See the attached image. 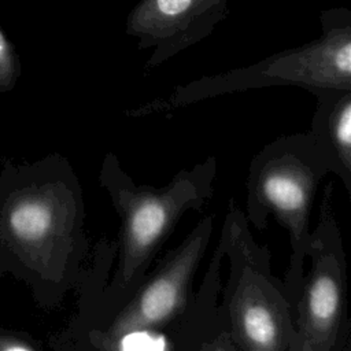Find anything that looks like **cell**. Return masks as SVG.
I'll return each mask as SVG.
<instances>
[{
  "label": "cell",
  "instance_id": "obj_1",
  "mask_svg": "<svg viewBox=\"0 0 351 351\" xmlns=\"http://www.w3.org/2000/svg\"><path fill=\"white\" fill-rule=\"evenodd\" d=\"M217 167V158L208 156L155 186L137 184L114 152L103 156L99 184L119 218L118 239L95 245L73 332L106 315L140 282L181 217L213 197Z\"/></svg>",
  "mask_w": 351,
  "mask_h": 351
},
{
  "label": "cell",
  "instance_id": "obj_2",
  "mask_svg": "<svg viewBox=\"0 0 351 351\" xmlns=\"http://www.w3.org/2000/svg\"><path fill=\"white\" fill-rule=\"evenodd\" d=\"M219 241L229 262L218 314L232 351H295L296 328L282 280L271 270V252L259 245L244 211L230 199Z\"/></svg>",
  "mask_w": 351,
  "mask_h": 351
},
{
  "label": "cell",
  "instance_id": "obj_3",
  "mask_svg": "<svg viewBox=\"0 0 351 351\" xmlns=\"http://www.w3.org/2000/svg\"><path fill=\"white\" fill-rule=\"evenodd\" d=\"M326 176L329 170L308 132L280 136L250 160L244 214L259 232L267 229L270 215L288 232L291 255L282 282L292 310L304 273L313 204Z\"/></svg>",
  "mask_w": 351,
  "mask_h": 351
},
{
  "label": "cell",
  "instance_id": "obj_4",
  "mask_svg": "<svg viewBox=\"0 0 351 351\" xmlns=\"http://www.w3.org/2000/svg\"><path fill=\"white\" fill-rule=\"evenodd\" d=\"M44 176L14 202L8 228L27 251L44 287L58 299L81 280L89 243L75 173L64 160H56L48 165Z\"/></svg>",
  "mask_w": 351,
  "mask_h": 351
},
{
  "label": "cell",
  "instance_id": "obj_5",
  "mask_svg": "<svg viewBox=\"0 0 351 351\" xmlns=\"http://www.w3.org/2000/svg\"><path fill=\"white\" fill-rule=\"evenodd\" d=\"M213 228L214 217H203L112 310L74 330V348L122 350L130 336L169 335L193 303L195 273L210 244Z\"/></svg>",
  "mask_w": 351,
  "mask_h": 351
},
{
  "label": "cell",
  "instance_id": "obj_6",
  "mask_svg": "<svg viewBox=\"0 0 351 351\" xmlns=\"http://www.w3.org/2000/svg\"><path fill=\"white\" fill-rule=\"evenodd\" d=\"M333 182L321 193L318 222L310 233L295 304V351H351L347 261L333 207Z\"/></svg>",
  "mask_w": 351,
  "mask_h": 351
},
{
  "label": "cell",
  "instance_id": "obj_7",
  "mask_svg": "<svg viewBox=\"0 0 351 351\" xmlns=\"http://www.w3.org/2000/svg\"><path fill=\"white\" fill-rule=\"evenodd\" d=\"M274 85H295L311 93L318 89H351L348 34H330L318 44L271 56L254 66L178 85L166 99H155L128 114L143 117L215 96Z\"/></svg>",
  "mask_w": 351,
  "mask_h": 351
},
{
  "label": "cell",
  "instance_id": "obj_8",
  "mask_svg": "<svg viewBox=\"0 0 351 351\" xmlns=\"http://www.w3.org/2000/svg\"><path fill=\"white\" fill-rule=\"evenodd\" d=\"M223 259V247L218 240L192 306L177 326L166 335V348L177 351H232L217 304L222 287L221 269Z\"/></svg>",
  "mask_w": 351,
  "mask_h": 351
},
{
  "label": "cell",
  "instance_id": "obj_9",
  "mask_svg": "<svg viewBox=\"0 0 351 351\" xmlns=\"http://www.w3.org/2000/svg\"><path fill=\"white\" fill-rule=\"evenodd\" d=\"M307 130L329 173L351 193V89H318Z\"/></svg>",
  "mask_w": 351,
  "mask_h": 351
},
{
  "label": "cell",
  "instance_id": "obj_10",
  "mask_svg": "<svg viewBox=\"0 0 351 351\" xmlns=\"http://www.w3.org/2000/svg\"><path fill=\"white\" fill-rule=\"evenodd\" d=\"M14 73V60L11 48L0 30V84H7Z\"/></svg>",
  "mask_w": 351,
  "mask_h": 351
},
{
  "label": "cell",
  "instance_id": "obj_11",
  "mask_svg": "<svg viewBox=\"0 0 351 351\" xmlns=\"http://www.w3.org/2000/svg\"><path fill=\"white\" fill-rule=\"evenodd\" d=\"M156 4L162 14L178 15L188 8V5L191 4V0H156Z\"/></svg>",
  "mask_w": 351,
  "mask_h": 351
},
{
  "label": "cell",
  "instance_id": "obj_12",
  "mask_svg": "<svg viewBox=\"0 0 351 351\" xmlns=\"http://www.w3.org/2000/svg\"><path fill=\"white\" fill-rule=\"evenodd\" d=\"M0 350L1 351H32L34 350V347L29 343H25L23 340L4 339V340H0Z\"/></svg>",
  "mask_w": 351,
  "mask_h": 351
}]
</instances>
